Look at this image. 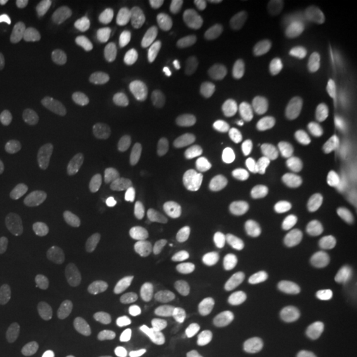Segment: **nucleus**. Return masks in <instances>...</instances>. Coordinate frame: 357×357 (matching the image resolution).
Returning a JSON list of instances; mask_svg holds the SVG:
<instances>
[{"instance_id":"f257e3e1","label":"nucleus","mask_w":357,"mask_h":357,"mask_svg":"<svg viewBox=\"0 0 357 357\" xmlns=\"http://www.w3.org/2000/svg\"><path fill=\"white\" fill-rule=\"evenodd\" d=\"M286 56L289 45L273 26L249 24L230 32L217 45L206 64V77L217 93L238 98L255 90L275 69H281Z\"/></svg>"},{"instance_id":"f03ea898","label":"nucleus","mask_w":357,"mask_h":357,"mask_svg":"<svg viewBox=\"0 0 357 357\" xmlns=\"http://www.w3.org/2000/svg\"><path fill=\"white\" fill-rule=\"evenodd\" d=\"M101 98L90 88H72L59 98L40 146V165L53 175H64L93 153L96 130L101 125Z\"/></svg>"},{"instance_id":"7ed1b4c3","label":"nucleus","mask_w":357,"mask_h":357,"mask_svg":"<svg viewBox=\"0 0 357 357\" xmlns=\"http://www.w3.org/2000/svg\"><path fill=\"white\" fill-rule=\"evenodd\" d=\"M165 143L159 130L132 109H114L101 116L93 156L103 167H143L159 162Z\"/></svg>"},{"instance_id":"20e7f679","label":"nucleus","mask_w":357,"mask_h":357,"mask_svg":"<svg viewBox=\"0 0 357 357\" xmlns=\"http://www.w3.org/2000/svg\"><path fill=\"white\" fill-rule=\"evenodd\" d=\"M206 236L230 259H255L268 246V222L252 202L225 196L206 212Z\"/></svg>"},{"instance_id":"39448f33","label":"nucleus","mask_w":357,"mask_h":357,"mask_svg":"<svg viewBox=\"0 0 357 357\" xmlns=\"http://www.w3.org/2000/svg\"><path fill=\"white\" fill-rule=\"evenodd\" d=\"M206 3L202 0H172L153 13L143 29V43L153 66L175 64L202 29Z\"/></svg>"},{"instance_id":"423d86ee","label":"nucleus","mask_w":357,"mask_h":357,"mask_svg":"<svg viewBox=\"0 0 357 357\" xmlns=\"http://www.w3.org/2000/svg\"><path fill=\"white\" fill-rule=\"evenodd\" d=\"M307 116L326 128H339L357 114V77L347 66H331L307 79L296 93Z\"/></svg>"},{"instance_id":"0eeeda50","label":"nucleus","mask_w":357,"mask_h":357,"mask_svg":"<svg viewBox=\"0 0 357 357\" xmlns=\"http://www.w3.org/2000/svg\"><path fill=\"white\" fill-rule=\"evenodd\" d=\"M302 169L310 180L326 185L347 206L357 204V159L339 143H315L302 153Z\"/></svg>"},{"instance_id":"6e6552de","label":"nucleus","mask_w":357,"mask_h":357,"mask_svg":"<svg viewBox=\"0 0 357 357\" xmlns=\"http://www.w3.org/2000/svg\"><path fill=\"white\" fill-rule=\"evenodd\" d=\"M0 90H24L26 96L40 98L45 93V82L26 56H8L0 61Z\"/></svg>"},{"instance_id":"1a4fd4ad","label":"nucleus","mask_w":357,"mask_h":357,"mask_svg":"<svg viewBox=\"0 0 357 357\" xmlns=\"http://www.w3.org/2000/svg\"><path fill=\"white\" fill-rule=\"evenodd\" d=\"M114 11L112 0H69L64 3V19L79 35H90L98 32Z\"/></svg>"},{"instance_id":"9d476101","label":"nucleus","mask_w":357,"mask_h":357,"mask_svg":"<svg viewBox=\"0 0 357 357\" xmlns=\"http://www.w3.org/2000/svg\"><path fill=\"white\" fill-rule=\"evenodd\" d=\"M19 265V233L8 212L0 209V281H8Z\"/></svg>"},{"instance_id":"9b49d317","label":"nucleus","mask_w":357,"mask_h":357,"mask_svg":"<svg viewBox=\"0 0 357 357\" xmlns=\"http://www.w3.org/2000/svg\"><path fill=\"white\" fill-rule=\"evenodd\" d=\"M32 8L29 0H0V19L3 22H16Z\"/></svg>"}]
</instances>
